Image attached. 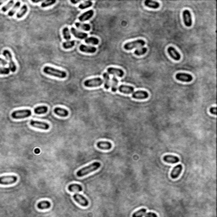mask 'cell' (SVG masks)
<instances>
[{
  "instance_id": "obj_24",
  "label": "cell",
  "mask_w": 217,
  "mask_h": 217,
  "mask_svg": "<svg viewBox=\"0 0 217 217\" xmlns=\"http://www.w3.org/2000/svg\"><path fill=\"white\" fill-rule=\"evenodd\" d=\"M144 4L149 8H151V9H158L160 7V4L158 2L152 1V0H146L144 2Z\"/></svg>"
},
{
  "instance_id": "obj_3",
  "label": "cell",
  "mask_w": 217,
  "mask_h": 217,
  "mask_svg": "<svg viewBox=\"0 0 217 217\" xmlns=\"http://www.w3.org/2000/svg\"><path fill=\"white\" fill-rule=\"evenodd\" d=\"M32 111L30 109H22V110H15L12 113L11 116L13 119H25L31 116Z\"/></svg>"
},
{
  "instance_id": "obj_23",
  "label": "cell",
  "mask_w": 217,
  "mask_h": 217,
  "mask_svg": "<svg viewBox=\"0 0 217 217\" xmlns=\"http://www.w3.org/2000/svg\"><path fill=\"white\" fill-rule=\"evenodd\" d=\"M51 207V203L48 200H43L41 201L37 204V208L39 210H48Z\"/></svg>"
},
{
  "instance_id": "obj_45",
  "label": "cell",
  "mask_w": 217,
  "mask_h": 217,
  "mask_svg": "<svg viewBox=\"0 0 217 217\" xmlns=\"http://www.w3.org/2000/svg\"><path fill=\"white\" fill-rule=\"evenodd\" d=\"M32 2L33 3H38V2H40V0H32Z\"/></svg>"
},
{
  "instance_id": "obj_42",
  "label": "cell",
  "mask_w": 217,
  "mask_h": 217,
  "mask_svg": "<svg viewBox=\"0 0 217 217\" xmlns=\"http://www.w3.org/2000/svg\"><path fill=\"white\" fill-rule=\"evenodd\" d=\"M210 112L212 114L216 115V107H212V108H210Z\"/></svg>"
},
{
  "instance_id": "obj_21",
  "label": "cell",
  "mask_w": 217,
  "mask_h": 217,
  "mask_svg": "<svg viewBox=\"0 0 217 217\" xmlns=\"http://www.w3.org/2000/svg\"><path fill=\"white\" fill-rule=\"evenodd\" d=\"M70 31H71L72 34L74 35L76 38H80V39H86L87 37V34H86V33H83V32H78V31H77L76 29H75L74 27H71Z\"/></svg>"
},
{
  "instance_id": "obj_10",
  "label": "cell",
  "mask_w": 217,
  "mask_h": 217,
  "mask_svg": "<svg viewBox=\"0 0 217 217\" xmlns=\"http://www.w3.org/2000/svg\"><path fill=\"white\" fill-rule=\"evenodd\" d=\"M183 21H184V24L187 27H190L193 24L192 21V15H191V13L188 10H185L183 13Z\"/></svg>"
},
{
  "instance_id": "obj_29",
  "label": "cell",
  "mask_w": 217,
  "mask_h": 217,
  "mask_svg": "<svg viewBox=\"0 0 217 217\" xmlns=\"http://www.w3.org/2000/svg\"><path fill=\"white\" fill-rule=\"evenodd\" d=\"M103 79H104V88L108 89L110 86V81H109V75L107 72L103 73Z\"/></svg>"
},
{
  "instance_id": "obj_33",
  "label": "cell",
  "mask_w": 217,
  "mask_h": 217,
  "mask_svg": "<svg viewBox=\"0 0 217 217\" xmlns=\"http://www.w3.org/2000/svg\"><path fill=\"white\" fill-rule=\"evenodd\" d=\"M62 32H63V36L65 40L67 41V42H69V41L70 40V34L68 27H65V28L63 29V31H62Z\"/></svg>"
},
{
  "instance_id": "obj_1",
  "label": "cell",
  "mask_w": 217,
  "mask_h": 217,
  "mask_svg": "<svg viewBox=\"0 0 217 217\" xmlns=\"http://www.w3.org/2000/svg\"><path fill=\"white\" fill-rule=\"evenodd\" d=\"M100 166H101V164H100L99 162H93V163H92L91 165H89V166H86V167H83V168L80 169L78 172H76V176L79 177H84V176L87 175L88 173L95 172V171L98 170Z\"/></svg>"
},
{
  "instance_id": "obj_40",
  "label": "cell",
  "mask_w": 217,
  "mask_h": 217,
  "mask_svg": "<svg viewBox=\"0 0 217 217\" xmlns=\"http://www.w3.org/2000/svg\"><path fill=\"white\" fill-rule=\"evenodd\" d=\"M10 71V68H0V75H8Z\"/></svg>"
},
{
  "instance_id": "obj_38",
  "label": "cell",
  "mask_w": 217,
  "mask_h": 217,
  "mask_svg": "<svg viewBox=\"0 0 217 217\" xmlns=\"http://www.w3.org/2000/svg\"><path fill=\"white\" fill-rule=\"evenodd\" d=\"M55 3H56L55 0H53V1H45V2H43V3L42 4V7H43V8L48 7V6H50L52 5V4H55Z\"/></svg>"
},
{
  "instance_id": "obj_18",
  "label": "cell",
  "mask_w": 217,
  "mask_h": 217,
  "mask_svg": "<svg viewBox=\"0 0 217 217\" xmlns=\"http://www.w3.org/2000/svg\"><path fill=\"white\" fill-rule=\"evenodd\" d=\"M163 160L166 162V163H171V164H175V163H178L179 162V158L174 155H166L164 156Z\"/></svg>"
},
{
  "instance_id": "obj_37",
  "label": "cell",
  "mask_w": 217,
  "mask_h": 217,
  "mask_svg": "<svg viewBox=\"0 0 217 217\" xmlns=\"http://www.w3.org/2000/svg\"><path fill=\"white\" fill-rule=\"evenodd\" d=\"M146 53H147V48H139V49H136L134 54H136L137 56H140V55L145 54Z\"/></svg>"
},
{
  "instance_id": "obj_41",
  "label": "cell",
  "mask_w": 217,
  "mask_h": 217,
  "mask_svg": "<svg viewBox=\"0 0 217 217\" xmlns=\"http://www.w3.org/2000/svg\"><path fill=\"white\" fill-rule=\"evenodd\" d=\"M145 217H158V216L154 213L152 212H149V213H146L145 214Z\"/></svg>"
},
{
  "instance_id": "obj_32",
  "label": "cell",
  "mask_w": 217,
  "mask_h": 217,
  "mask_svg": "<svg viewBox=\"0 0 217 217\" xmlns=\"http://www.w3.org/2000/svg\"><path fill=\"white\" fill-rule=\"evenodd\" d=\"M20 6H21V3H20V2H17V3L14 5V7H13V9H12L9 12L8 15H9V16H13L14 14H15V12H16V10L19 9Z\"/></svg>"
},
{
  "instance_id": "obj_39",
  "label": "cell",
  "mask_w": 217,
  "mask_h": 217,
  "mask_svg": "<svg viewBox=\"0 0 217 217\" xmlns=\"http://www.w3.org/2000/svg\"><path fill=\"white\" fill-rule=\"evenodd\" d=\"M13 4H14V1H10V2H9V3H8V4H7L5 6H4V7L2 8V10H2V12H6V11H7V10H9V9H10V8L11 7V5Z\"/></svg>"
},
{
  "instance_id": "obj_5",
  "label": "cell",
  "mask_w": 217,
  "mask_h": 217,
  "mask_svg": "<svg viewBox=\"0 0 217 217\" xmlns=\"http://www.w3.org/2000/svg\"><path fill=\"white\" fill-rule=\"evenodd\" d=\"M17 182L16 176H2L0 177V184L1 185H10Z\"/></svg>"
},
{
  "instance_id": "obj_2",
  "label": "cell",
  "mask_w": 217,
  "mask_h": 217,
  "mask_svg": "<svg viewBox=\"0 0 217 217\" xmlns=\"http://www.w3.org/2000/svg\"><path fill=\"white\" fill-rule=\"evenodd\" d=\"M43 72L47 75H49L52 76H55L58 78H65L67 76V74L65 71H63L61 70H58V69L53 68L50 66H45L43 68Z\"/></svg>"
},
{
  "instance_id": "obj_34",
  "label": "cell",
  "mask_w": 217,
  "mask_h": 217,
  "mask_svg": "<svg viewBox=\"0 0 217 217\" xmlns=\"http://www.w3.org/2000/svg\"><path fill=\"white\" fill-rule=\"evenodd\" d=\"M75 45V41H69V42H65V43H63V46L64 48L65 49H69V48H73V46Z\"/></svg>"
},
{
  "instance_id": "obj_16",
  "label": "cell",
  "mask_w": 217,
  "mask_h": 217,
  "mask_svg": "<svg viewBox=\"0 0 217 217\" xmlns=\"http://www.w3.org/2000/svg\"><path fill=\"white\" fill-rule=\"evenodd\" d=\"M120 92L125 93V94H129V93H132L134 92V88L131 86H126V85H121L118 88H117Z\"/></svg>"
},
{
  "instance_id": "obj_43",
  "label": "cell",
  "mask_w": 217,
  "mask_h": 217,
  "mask_svg": "<svg viewBox=\"0 0 217 217\" xmlns=\"http://www.w3.org/2000/svg\"><path fill=\"white\" fill-rule=\"evenodd\" d=\"M7 63H8L7 61H5L4 59H3L0 58V65H6Z\"/></svg>"
},
{
  "instance_id": "obj_8",
  "label": "cell",
  "mask_w": 217,
  "mask_h": 217,
  "mask_svg": "<svg viewBox=\"0 0 217 217\" xmlns=\"http://www.w3.org/2000/svg\"><path fill=\"white\" fill-rule=\"evenodd\" d=\"M3 54H4V55L7 58V59L9 60L10 70H11L12 72H15V71H16V65H15V62L13 61V59H12L11 53L9 51V50H4Z\"/></svg>"
},
{
  "instance_id": "obj_20",
  "label": "cell",
  "mask_w": 217,
  "mask_h": 217,
  "mask_svg": "<svg viewBox=\"0 0 217 217\" xmlns=\"http://www.w3.org/2000/svg\"><path fill=\"white\" fill-rule=\"evenodd\" d=\"M97 147L99 149H103V150H108L112 148V144L109 142H104V141H100L97 143Z\"/></svg>"
},
{
  "instance_id": "obj_46",
  "label": "cell",
  "mask_w": 217,
  "mask_h": 217,
  "mask_svg": "<svg viewBox=\"0 0 217 217\" xmlns=\"http://www.w3.org/2000/svg\"><path fill=\"white\" fill-rule=\"evenodd\" d=\"M4 1H0V5H1V4H2L4 3Z\"/></svg>"
},
{
  "instance_id": "obj_25",
  "label": "cell",
  "mask_w": 217,
  "mask_h": 217,
  "mask_svg": "<svg viewBox=\"0 0 217 217\" xmlns=\"http://www.w3.org/2000/svg\"><path fill=\"white\" fill-rule=\"evenodd\" d=\"M68 190L70 192H81L82 190V187L80 184H70L68 186Z\"/></svg>"
},
{
  "instance_id": "obj_27",
  "label": "cell",
  "mask_w": 217,
  "mask_h": 217,
  "mask_svg": "<svg viewBox=\"0 0 217 217\" xmlns=\"http://www.w3.org/2000/svg\"><path fill=\"white\" fill-rule=\"evenodd\" d=\"M27 10H28V9H27V6L26 5H23L22 7H21V10L20 11L18 12V14L16 15V17L18 18V19H21V18H22L26 13H27Z\"/></svg>"
},
{
  "instance_id": "obj_26",
  "label": "cell",
  "mask_w": 217,
  "mask_h": 217,
  "mask_svg": "<svg viewBox=\"0 0 217 217\" xmlns=\"http://www.w3.org/2000/svg\"><path fill=\"white\" fill-rule=\"evenodd\" d=\"M47 112H48L47 106H37L34 108V113L37 114H46Z\"/></svg>"
},
{
  "instance_id": "obj_19",
  "label": "cell",
  "mask_w": 217,
  "mask_h": 217,
  "mask_svg": "<svg viewBox=\"0 0 217 217\" xmlns=\"http://www.w3.org/2000/svg\"><path fill=\"white\" fill-rule=\"evenodd\" d=\"M93 10H89V11L85 12L84 14H82L79 17V21L81 22H83V21H88L89 19H91L92 16H93Z\"/></svg>"
},
{
  "instance_id": "obj_22",
  "label": "cell",
  "mask_w": 217,
  "mask_h": 217,
  "mask_svg": "<svg viewBox=\"0 0 217 217\" xmlns=\"http://www.w3.org/2000/svg\"><path fill=\"white\" fill-rule=\"evenodd\" d=\"M80 50L83 53H88V54H93L95 53L97 48L95 47H90V46H86V45H81L80 46Z\"/></svg>"
},
{
  "instance_id": "obj_4",
  "label": "cell",
  "mask_w": 217,
  "mask_h": 217,
  "mask_svg": "<svg viewBox=\"0 0 217 217\" xmlns=\"http://www.w3.org/2000/svg\"><path fill=\"white\" fill-rule=\"evenodd\" d=\"M103 83V80L102 78H92L88 79L84 81V86L87 87H94L101 86Z\"/></svg>"
},
{
  "instance_id": "obj_17",
  "label": "cell",
  "mask_w": 217,
  "mask_h": 217,
  "mask_svg": "<svg viewBox=\"0 0 217 217\" xmlns=\"http://www.w3.org/2000/svg\"><path fill=\"white\" fill-rule=\"evenodd\" d=\"M54 114H57L58 116H61V117H66V116H68L69 114V112L67 109L63 108H59V107H56V108H54Z\"/></svg>"
},
{
  "instance_id": "obj_30",
  "label": "cell",
  "mask_w": 217,
  "mask_h": 217,
  "mask_svg": "<svg viewBox=\"0 0 217 217\" xmlns=\"http://www.w3.org/2000/svg\"><path fill=\"white\" fill-rule=\"evenodd\" d=\"M85 42L87 43H90V44H94V45H98L99 43V40L96 38V37H87L85 39Z\"/></svg>"
},
{
  "instance_id": "obj_15",
  "label": "cell",
  "mask_w": 217,
  "mask_h": 217,
  "mask_svg": "<svg viewBox=\"0 0 217 217\" xmlns=\"http://www.w3.org/2000/svg\"><path fill=\"white\" fill-rule=\"evenodd\" d=\"M107 73L108 75H117L120 77H122L124 76V72H123L122 70L118 68H114V67H109V68H108Z\"/></svg>"
},
{
  "instance_id": "obj_36",
  "label": "cell",
  "mask_w": 217,
  "mask_h": 217,
  "mask_svg": "<svg viewBox=\"0 0 217 217\" xmlns=\"http://www.w3.org/2000/svg\"><path fill=\"white\" fill-rule=\"evenodd\" d=\"M117 85H118V80L115 78V76H113V78H112V86H111V91L116 92V90H117Z\"/></svg>"
},
{
  "instance_id": "obj_44",
  "label": "cell",
  "mask_w": 217,
  "mask_h": 217,
  "mask_svg": "<svg viewBox=\"0 0 217 217\" xmlns=\"http://www.w3.org/2000/svg\"><path fill=\"white\" fill-rule=\"evenodd\" d=\"M70 2H71L72 4H77V3H79V0H76V1H75V0H71Z\"/></svg>"
},
{
  "instance_id": "obj_28",
  "label": "cell",
  "mask_w": 217,
  "mask_h": 217,
  "mask_svg": "<svg viewBox=\"0 0 217 217\" xmlns=\"http://www.w3.org/2000/svg\"><path fill=\"white\" fill-rule=\"evenodd\" d=\"M75 26H76L77 28L84 30V31H90V29H91V26H90L88 24H81V23L76 22L75 24Z\"/></svg>"
},
{
  "instance_id": "obj_12",
  "label": "cell",
  "mask_w": 217,
  "mask_h": 217,
  "mask_svg": "<svg viewBox=\"0 0 217 217\" xmlns=\"http://www.w3.org/2000/svg\"><path fill=\"white\" fill-rule=\"evenodd\" d=\"M131 97L136 99H146L149 98V93L145 91H137L132 92Z\"/></svg>"
},
{
  "instance_id": "obj_14",
  "label": "cell",
  "mask_w": 217,
  "mask_h": 217,
  "mask_svg": "<svg viewBox=\"0 0 217 217\" xmlns=\"http://www.w3.org/2000/svg\"><path fill=\"white\" fill-rule=\"evenodd\" d=\"M183 172V166L182 165H177L176 167L173 168L171 173V177L172 179H177V177L180 176V174Z\"/></svg>"
},
{
  "instance_id": "obj_31",
  "label": "cell",
  "mask_w": 217,
  "mask_h": 217,
  "mask_svg": "<svg viewBox=\"0 0 217 217\" xmlns=\"http://www.w3.org/2000/svg\"><path fill=\"white\" fill-rule=\"evenodd\" d=\"M146 213H147V210L146 209H141L138 211L135 212L132 215V217H143V216H145Z\"/></svg>"
},
{
  "instance_id": "obj_13",
  "label": "cell",
  "mask_w": 217,
  "mask_h": 217,
  "mask_svg": "<svg viewBox=\"0 0 217 217\" xmlns=\"http://www.w3.org/2000/svg\"><path fill=\"white\" fill-rule=\"evenodd\" d=\"M168 54H169V55H170L173 59H175V60H177V61H178V60L181 59V54H180L176 50V48H173V47H169V48H168Z\"/></svg>"
},
{
  "instance_id": "obj_35",
  "label": "cell",
  "mask_w": 217,
  "mask_h": 217,
  "mask_svg": "<svg viewBox=\"0 0 217 217\" xmlns=\"http://www.w3.org/2000/svg\"><path fill=\"white\" fill-rule=\"evenodd\" d=\"M92 5V3L91 1H86V2H83L81 3L80 5H79V9L80 10H84V9H87L88 7H91Z\"/></svg>"
},
{
  "instance_id": "obj_7",
  "label": "cell",
  "mask_w": 217,
  "mask_h": 217,
  "mask_svg": "<svg viewBox=\"0 0 217 217\" xmlns=\"http://www.w3.org/2000/svg\"><path fill=\"white\" fill-rule=\"evenodd\" d=\"M31 126H33L35 128H38V129H42V130H48L49 129V125L46 122H43V121H38V120H31L30 121Z\"/></svg>"
},
{
  "instance_id": "obj_6",
  "label": "cell",
  "mask_w": 217,
  "mask_h": 217,
  "mask_svg": "<svg viewBox=\"0 0 217 217\" xmlns=\"http://www.w3.org/2000/svg\"><path fill=\"white\" fill-rule=\"evenodd\" d=\"M145 44V42L143 40H136L133 41V42H131V43H127L124 45V48L126 50H131L133 49L134 48H137V47H140V46H143Z\"/></svg>"
},
{
  "instance_id": "obj_11",
  "label": "cell",
  "mask_w": 217,
  "mask_h": 217,
  "mask_svg": "<svg viewBox=\"0 0 217 217\" xmlns=\"http://www.w3.org/2000/svg\"><path fill=\"white\" fill-rule=\"evenodd\" d=\"M176 78H177V80L180 81H184V82H190L193 81V76L187 73H177L176 75Z\"/></svg>"
},
{
  "instance_id": "obj_9",
  "label": "cell",
  "mask_w": 217,
  "mask_h": 217,
  "mask_svg": "<svg viewBox=\"0 0 217 217\" xmlns=\"http://www.w3.org/2000/svg\"><path fill=\"white\" fill-rule=\"evenodd\" d=\"M73 199L81 206H83V207L88 206V200L85 197H83L82 195L78 194H75L74 196H73Z\"/></svg>"
}]
</instances>
